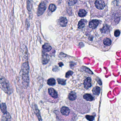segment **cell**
Instances as JSON below:
<instances>
[{
  "mask_svg": "<svg viewBox=\"0 0 121 121\" xmlns=\"http://www.w3.org/2000/svg\"><path fill=\"white\" fill-rule=\"evenodd\" d=\"M54 112L56 115L57 121H76L77 115L68 107H63Z\"/></svg>",
  "mask_w": 121,
  "mask_h": 121,
  "instance_id": "cell-2",
  "label": "cell"
},
{
  "mask_svg": "<svg viewBox=\"0 0 121 121\" xmlns=\"http://www.w3.org/2000/svg\"><path fill=\"white\" fill-rule=\"evenodd\" d=\"M83 99L81 95H78L75 92H71L68 95L67 103L79 113L85 114L90 111V104Z\"/></svg>",
  "mask_w": 121,
  "mask_h": 121,
  "instance_id": "cell-1",
  "label": "cell"
},
{
  "mask_svg": "<svg viewBox=\"0 0 121 121\" xmlns=\"http://www.w3.org/2000/svg\"><path fill=\"white\" fill-rule=\"evenodd\" d=\"M44 98L48 102L56 103L58 101L59 97L57 92L52 88H49L45 92Z\"/></svg>",
  "mask_w": 121,
  "mask_h": 121,
  "instance_id": "cell-6",
  "label": "cell"
},
{
  "mask_svg": "<svg viewBox=\"0 0 121 121\" xmlns=\"http://www.w3.org/2000/svg\"><path fill=\"white\" fill-rule=\"evenodd\" d=\"M56 82L55 79L54 78H51L47 80V83L49 85L53 86L56 84Z\"/></svg>",
  "mask_w": 121,
  "mask_h": 121,
  "instance_id": "cell-21",
  "label": "cell"
},
{
  "mask_svg": "<svg viewBox=\"0 0 121 121\" xmlns=\"http://www.w3.org/2000/svg\"><path fill=\"white\" fill-rule=\"evenodd\" d=\"M73 72L71 71H68L66 73V77L67 78H68L71 75L73 74Z\"/></svg>",
  "mask_w": 121,
  "mask_h": 121,
  "instance_id": "cell-28",
  "label": "cell"
},
{
  "mask_svg": "<svg viewBox=\"0 0 121 121\" xmlns=\"http://www.w3.org/2000/svg\"><path fill=\"white\" fill-rule=\"evenodd\" d=\"M100 22H101L100 21L97 20H91L89 23V27L93 29H96Z\"/></svg>",
  "mask_w": 121,
  "mask_h": 121,
  "instance_id": "cell-9",
  "label": "cell"
},
{
  "mask_svg": "<svg viewBox=\"0 0 121 121\" xmlns=\"http://www.w3.org/2000/svg\"><path fill=\"white\" fill-rule=\"evenodd\" d=\"M49 9L52 12H54L56 9V7L54 4H51L50 5L49 7Z\"/></svg>",
  "mask_w": 121,
  "mask_h": 121,
  "instance_id": "cell-22",
  "label": "cell"
},
{
  "mask_svg": "<svg viewBox=\"0 0 121 121\" xmlns=\"http://www.w3.org/2000/svg\"><path fill=\"white\" fill-rule=\"evenodd\" d=\"M86 22V21L85 20L82 19L80 20L78 24V27L79 29H83V27L85 26Z\"/></svg>",
  "mask_w": 121,
  "mask_h": 121,
  "instance_id": "cell-17",
  "label": "cell"
},
{
  "mask_svg": "<svg viewBox=\"0 0 121 121\" xmlns=\"http://www.w3.org/2000/svg\"><path fill=\"white\" fill-rule=\"evenodd\" d=\"M79 16L80 17H83L86 15L87 12L83 9H81L78 12Z\"/></svg>",
  "mask_w": 121,
  "mask_h": 121,
  "instance_id": "cell-19",
  "label": "cell"
},
{
  "mask_svg": "<svg viewBox=\"0 0 121 121\" xmlns=\"http://www.w3.org/2000/svg\"><path fill=\"white\" fill-rule=\"evenodd\" d=\"M100 88L98 86H96L93 88L92 90L93 94L95 95H100Z\"/></svg>",
  "mask_w": 121,
  "mask_h": 121,
  "instance_id": "cell-18",
  "label": "cell"
},
{
  "mask_svg": "<svg viewBox=\"0 0 121 121\" xmlns=\"http://www.w3.org/2000/svg\"><path fill=\"white\" fill-rule=\"evenodd\" d=\"M120 31L119 30H117L116 31H115L114 32V36L116 37H117L119 36L120 34Z\"/></svg>",
  "mask_w": 121,
  "mask_h": 121,
  "instance_id": "cell-27",
  "label": "cell"
},
{
  "mask_svg": "<svg viewBox=\"0 0 121 121\" xmlns=\"http://www.w3.org/2000/svg\"><path fill=\"white\" fill-rule=\"evenodd\" d=\"M46 4L44 3H40L38 7L37 12V15L38 16H40L42 15L46 10Z\"/></svg>",
  "mask_w": 121,
  "mask_h": 121,
  "instance_id": "cell-8",
  "label": "cell"
},
{
  "mask_svg": "<svg viewBox=\"0 0 121 121\" xmlns=\"http://www.w3.org/2000/svg\"><path fill=\"white\" fill-rule=\"evenodd\" d=\"M83 85L84 88L86 90L90 88L92 86L91 78L90 77L87 78L84 81Z\"/></svg>",
  "mask_w": 121,
  "mask_h": 121,
  "instance_id": "cell-10",
  "label": "cell"
},
{
  "mask_svg": "<svg viewBox=\"0 0 121 121\" xmlns=\"http://www.w3.org/2000/svg\"><path fill=\"white\" fill-rule=\"evenodd\" d=\"M0 108L2 112L5 114L7 112L6 110V106L5 103H2L0 104Z\"/></svg>",
  "mask_w": 121,
  "mask_h": 121,
  "instance_id": "cell-20",
  "label": "cell"
},
{
  "mask_svg": "<svg viewBox=\"0 0 121 121\" xmlns=\"http://www.w3.org/2000/svg\"><path fill=\"white\" fill-rule=\"evenodd\" d=\"M77 2V1H75V0H72V1L70 0V1H69L68 4L70 5H73Z\"/></svg>",
  "mask_w": 121,
  "mask_h": 121,
  "instance_id": "cell-29",
  "label": "cell"
},
{
  "mask_svg": "<svg viewBox=\"0 0 121 121\" xmlns=\"http://www.w3.org/2000/svg\"><path fill=\"white\" fill-rule=\"evenodd\" d=\"M21 49H22V54L23 57L27 59L28 54L27 49L26 47L25 46H22Z\"/></svg>",
  "mask_w": 121,
  "mask_h": 121,
  "instance_id": "cell-14",
  "label": "cell"
},
{
  "mask_svg": "<svg viewBox=\"0 0 121 121\" xmlns=\"http://www.w3.org/2000/svg\"><path fill=\"white\" fill-rule=\"evenodd\" d=\"M32 3L30 1H28L27 2V8L29 11H30L32 8Z\"/></svg>",
  "mask_w": 121,
  "mask_h": 121,
  "instance_id": "cell-25",
  "label": "cell"
},
{
  "mask_svg": "<svg viewBox=\"0 0 121 121\" xmlns=\"http://www.w3.org/2000/svg\"><path fill=\"white\" fill-rule=\"evenodd\" d=\"M110 27L107 25H105L100 30L101 32L103 34H108L110 31Z\"/></svg>",
  "mask_w": 121,
  "mask_h": 121,
  "instance_id": "cell-12",
  "label": "cell"
},
{
  "mask_svg": "<svg viewBox=\"0 0 121 121\" xmlns=\"http://www.w3.org/2000/svg\"><path fill=\"white\" fill-rule=\"evenodd\" d=\"M57 80L58 81V83L60 85H66V80L64 79L57 78Z\"/></svg>",
  "mask_w": 121,
  "mask_h": 121,
  "instance_id": "cell-23",
  "label": "cell"
},
{
  "mask_svg": "<svg viewBox=\"0 0 121 121\" xmlns=\"http://www.w3.org/2000/svg\"><path fill=\"white\" fill-rule=\"evenodd\" d=\"M83 98L86 101H92L94 99L92 95L88 93L84 94L83 96Z\"/></svg>",
  "mask_w": 121,
  "mask_h": 121,
  "instance_id": "cell-15",
  "label": "cell"
},
{
  "mask_svg": "<svg viewBox=\"0 0 121 121\" xmlns=\"http://www.w3.org/2000/svg\"><path fill=\"white\" fill-rule=\"evenodd\" d=\"M99 47L102 51H108L110 48L112 43V40L110 35H106L100 38L98 40Z\"/></svg>",
  "mask_w": 121,
  "mask_h": 121,
  "instance_id": "cell-5",
  "label": "cell"
},
{
  "mask_svg": "<svg viewBox=\"0 0 121 121\" xmlns=\"http://www.w3.org/2000/svg\"><path fill=\"white\" fill-rule=\"evenodd\" d=\"M59 24L62 27H66L68 23V20L66 17H61L58 20Z\"/></svg>",
  "mask_w": 121,
  "mask_h": 121,
  "instance_id": "cell-11",
  "label": "cell"
},
{
  "mask_svg": "<svg viewBox=\"0 0 121 121\" xmlns=\"http://www.w3.org/2000/svg\"><path fill=\"white\" fill-rule=\"evenodd\" d=\"M82 68H82L83 70L85 72H86V73H90V74H93V73L91 71L90 69L88 68H86V67H84V66H83Z\"/></svg>",
  "mask_w": 121,
  "mask_h": 121,
  "instance_id": "cell-24",
  "label": "cell"
},
{
  "mask_svg": "<svg viewBox=\"0 0 121 121\" xmlns=\"http://www.w3.org/2000/svg\"><path fill=\"white\" fill-rule=\"evenodd\" d=\"M29 66L28 63L25 62L21 66V70L20 73V76L21 79V82L23 87L27 88L29 85Z\"/></svg>",
  "mask_w": 121,
  "mask_h": 121,
  "instance_id": "cell-4",
  "label": "cell"
},
{
  "mask_svg": "<svg viewBox=\"0 0 121 121\" xmlns=\"http://www.w3.org/2000/svg\"><path fill=\"white\" fill-rule=\"evenodd\" d=\"M108 9L107 1L97 0L95 1L92 5V15L100 17H103L107 12Z\"/></svg>",
  "mask_w": 121,
  "mask_h": 121,
  "instance_id": "cell-3",
  "label": "cell"
},
{
  "mask_svg": "<svg viewBox=\"0 0 121 121\" xmlns=\"http://www.w3.org/2000/svg\"><path fill=\"white\" fill-rule=\"evenodd\" d=\"M0 88L8 95H10L13 92V89L9 82L3 76H0Z\"/></svg>",
  "mask_w": 121,
  "mask_h": 121,
  "instance_id": "cell-7",
  "label": "cell"
},
{
  "mask_svg": "<svg viewBox=\"0 0 121 121\" xmlns=\"http://www.w3.org/2000/svg\"><path fill=\"white\" fill-rule=\"evenodd\" d=\"M42 49L44 50V52H49L52 49V47L51 46H50L48 43H45L42 46Z\"/></svg>",
  "mask_w": 121,
  "mask_h": 121,
  "instance_id": "cell-16",
  "label": "cell"
},
{
  "mask_svg": "<svg viewBox=\"0 0 121 121\" xmlns=\"http://www.w3.org/2000/svg\"><path fill=\"white\" fill-rule=\"evenodd\" d=\"M1 121H11V117L8 112L4 114L2 116Z\"/></svg>",
  "mask_w": 121,
  "mask_h": 121,
  "instance_id": "cell-13",
  "label": "cell"
},
{
  "mask_svg": "<svg viewBox=\"0 0 121 121\" xmlns=\"http://www.w3.org/2000/svg\"><path fill=\"white\" fill-rule=\"evenodd\" d=\"M86 118L88 120L90 121H93L94 119V117L91 115H86Z\"/></svg>",
  "mask_w": 121,
  "mask_h": 121,
  "instance_id": "cell-26",
  "label": "cell"
}]
</instances>
